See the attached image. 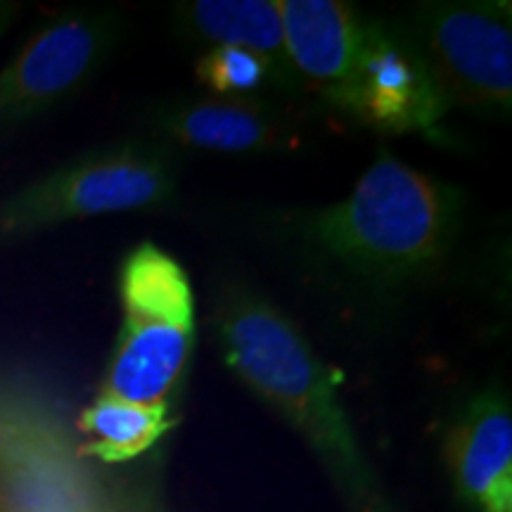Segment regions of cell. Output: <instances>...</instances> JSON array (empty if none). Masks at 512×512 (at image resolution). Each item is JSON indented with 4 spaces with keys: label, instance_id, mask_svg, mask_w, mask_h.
Here are the masks:
<instances>
[{
    "label": "cell",
    "instance_id": "obj_1",
    "mask_svg": "<svg viewBox=\"0 0 512 512\" xmlns=\"http://www.w3.org/2000/svg\"><path fill=\"white\" fill-rule=\"evenodd\" d=\"M460 192L380 150L344 200L297 216V238L332 271L392 290L437 271L456 238Z\"/></svg>",
    "mask_w": 512,
    "mask_h": 512
},
{
    "label": "cell",
    "instance_id": "obj_2",
    "mask_svg": "<svg viewBox=\"0 0 512 512\" xmlns=\"http://www.w3.org/2000/svg\"><path fill=\"white\" fill-rule=\"evenodd\" d=\"M216 337L226 366L302 434L351 512H384L330 368L304 332L259 294L233 290L216 309Z\"/></svg>",
    "mask_w": 512,
    "mask_h": 512
},
{
    "label": "cell",
    "instance_id": "obj_3",
    "mask_svg": "<svg viewBox=\"0 0 512 512\" xmlns=\"http://www.w3.org/2000/svg\"><path fill=\"white\" fill-rule=\"evenodd\" d=\"M121 328L100 394L133 403H169L195 349V292L185 268L143 242L119 271Z\"/></svg>",
    "mask_w": 512,
    "mask_h": 512
},
{
    "label": "cell",
    "instance_id": "obj_4",
    "mask_svg": "<svg viewBox=\"0 0 512 512\" xmlns=\"http://www.w3.org/2000/svg\"><path fill=\"white\" fill-rule=\"evenodd\" d=\"M178 157L157 138L88 152L0 202V240L57 223L162 209L176 197Z\"/></svg>",
    "mask_w": 512,
    "mask_h": 512
},
{
    "label": "cell",
    "instance_id": "obj_5",
    "mask_svg": "<svg viewBox=\"0 0 512 512\" xmlns=\"http://www.w3.org/2000/svg\"><path fill=\"white\" fill-rule=\"evenodd\" d=\"M401 29L430 67L448 107L510 117V3H420Z\"/></svg>",
    "mask_w": 512,
    "mask_h": 512
},
{
    "label": "cell",
    "instance_id": "obj_6",
    "mask_svg": "<svg viewBox=\"0 0 512 512\" xmlns=\"http://www.w3.org/2000/svg\"><path fill=\"white\" fill-rule=\"evenodd\" d=\"M330 105L389 136H439L451 110L406 31L368 17L351 79Z\"/></svg>",
    "mask_w": 512,
    "mask_h": 512
},
{
    "label": "cell",
    "instance_id": "obj_7",
    "mask_svg": "<svg viewBox=\"0 0 512 512\" xmlns=\"http://www.w3.org/2000/svg\"><path fill=\"white\" fill-rule=\"evenodd\" d=\"M124 36L117 10L67 12L38 29L0 69V124L36 117L81 88Z\"/></svg>",
    "mask_w": 512,
    "mask_h": 512
},
{
    "label": "cell",
    "instance_id": "obj_8",
    "mask_svg": "<svg viewBox=\"0 0 512 512\" xmlns=\"http://www.w3.org/2000/svg\"><path fill=\"white\" fill-rule=\"evenodd\" d=\"M0 512H102L64 441L34 415L0 406Z\"/></svg>",
    "mask_w": 512,
    "mask_h": 512
},
{
    "label": "cell",
    "instance_id": "obj_9",
    "mask_svg": "<svg viewBox=\"0 0 512 512\" xmlns=\"http://www.w3.org/2000/svg\"><path fill=\"white\" fill-rule=\"evenodd\" d=\"M157 140L216 155H259L297 143L292 121L271 102L221 95H181L150 112Z\"/></svg>",
    "mask_w": 512,
    "mask_h": 512
},
{
    "label": "cell",
    "instance_id": "obj_10",
    "mask_svg": "<svg viewBox=\"0 0 512 512\" xmlns=\"http://www.w3.org/2000/svg\"><path fill=\"white\" fill-rule=\"evenodd\" d=\"M278 10L294 76L332 102L354 72L366 17L342 0H278Z\"/></svg>",
    "mask_w": 512,
    "mask_h": 512
},
{
    "label": "cell",
    "instance_id": "obj_11",
    "mask_svg": "<svg viewBox=\"0 0 512 512\" xmlns=\"http://www.w3.org/2000/svg\"><path fill=\"white\" fill-rule=\"evenodd\" d=\"M448 465L477 512H512V413L498 392L479 394L453 425Z\"/></svg>",
    "mask_w": 512,
    "mask_h": 512
},
{
    "label": "cell",
    "instance_id": "obj_12",
    "mask_svg": "<svg viewBox=\"0 0 512 512\" xmlns=\"http://www.w3.org/2000/svg\"><path fill=\"white\" fill-rule=\"evenodd\" d=\"M174 19L183 36L207 48L249 50L292 72L278 0H190L174 5Z\"/></svg>",
    "mask_w": 512,
    "mask_h": 512
},
{
    "label": "cell",
    "instance_id": "obj_13",
    "mask_svg": "<svg viewBox=\"0 0 512 512\" xmlns=\"http://www.w3.org/2000/svg\"><path fill=\"white\" fill-rule=\"evenodd\" d=\"M171 425L174 420L169 415V403H133L98 394L76 422L86 437L79 446V456L110 465L128 463L150 451Z\"/></svg>",
    "mask_w": 512,
    "mask_h": 512
},
{
    "label": "cell",
    "instance_id": "obj_14",
    "mask_svg": "<svg viewBox=\"0 0 512 512\" xmlns=\"http://www.w3.org/2000/svg\"><path fill=\"white\" fill-rule=\"evenodd\" d=\"M195 76L209 95L221 98H254L268 86H299L292 72L240 48H207L195 64Z\"/></svg>",
    "mask_w": 512,
    "mask_h": 512
},
{
    "label": "cell",
    "instance_id": "obj_15",
    "mask_svg": "<svg viewBox=\"0 0 512 512\" xmlns=\"http://www.w3.org/2000/svg\"><path fill=\"white\" fill-rule=\"evenodd\" d=\"M12 12H15V5L0 3V34H3L5 24H8V19L12 17Z\"/></svg>",
    "mask_w": 512,
    "mask_h": 512
}]
</instances>
